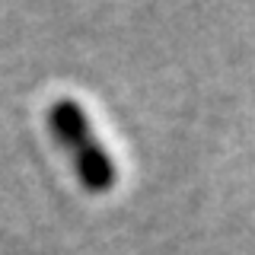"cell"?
Listing matches in <instances>:
<instances>
[{
    "label": "cell",
    "instance_id": "6da1fadb",
    "mask_svg": "<svg viewBox=\"0 0 255 255\" xmlns=\"http://www.w3.org/2000/svg\"><path fill=\"white\" fill-rule=\"evenodd\" d=\"M48 125H51V134L58 137V143L70 153L74 159V169L80 175L86 191H109L115 185V163H112L109 150L96 140L93 125L86 118V112L80 102L74 99H58L51 109H48Z\"/></svg>",
    "mask_w": 255,
    "mask_h": 255
}]
</instances>
